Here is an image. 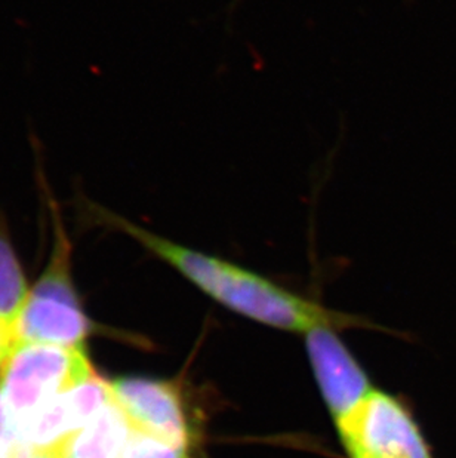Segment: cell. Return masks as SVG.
<instances>
[{"label": "cell", "instance_id": "cell-1", "mask_svg": "<svg viewBox=\"0 0 456 458\" xmlns=\"http://www.w3.org/2000/svg\"><path fill=\"white\" fill-rule=\"evenodd\" d=\"M76 205L83 225L130 236L211 299L249 319L298 333H308L317 327H349L356 322L298 297L249 268L164 238L87 196H79Z\"/></svg>", "mask_w": 456, "mask_h": 458}, {"label": "cell", "instance_id": "cell-2", "mask_svg": "<svg viewBox=\"0 0 456 458\" xmlns=\"http://www.w3.org/2000/svg\"><path fill=\"white\" fill-rule=\"evenodd\" d=\"M40 191L51 216L52 251L39 281L30 290L15 329V343H42L83 347L91 334V320L83 313L72 276L73 245L65 227L63 209L38 166Z\"/></svg>", "mask_w": 456, "mask_h": 458}, {"label": "cell", "instance_id": "cell-3", "mask_svg": "<svg viewBox=\"0 0 456 458\" xmlns=\"http://www.w3.org/2000/svg\"><path fill=\"white\" fill-rule=\"evenodd\" d=\"M92 374L85 347L13 344L0 365V396L13 433L45 403Z\"/></svg>", "mask_w": 456, "mask_h": 458}, {"label": "cell", "instance_id": "cell-4", "mask_svg": "<svg viewBox=\"0 0 456 458\" xmlns=\"http://www.w3.org/2000/svg\"><path fill=\"white\" fill-rule=\"evenodd\" d=\"M338 430L351 458H431L410 412L383 392L372 390Z\"/></svg>", "mask_w": 456, "mask_h": 458}, {"label": "cell", "instance_id": "cell-5", "mask_svg": "<svg viewBox=\"0 0 456 458\" xmlns=\"http://www.w3.org/2000/svg\"><path fill=\"white\" fill-rule=\"evenodd\" d=\"M113 399L132 428L189 450L193 428L182 389L175 381L125 377L110 381Z\"/></svg>", "mask_w": 456, "mask_h": 458}, {"label": "cell", "instance_id": "cell-6", "mask_svg": "<svg viewBox=\"0 0 456 458\" xmlns=\"http://www.w3.org/2000/svg\"><path fill=\"white\" fill-rule=\"evenodd\" d=\"M306 334L307 352L316 380L338 426L369 396V380L336 337L334 327H317Z\"/></svg>", "mask_w": 456, "mask_h": 458}, {"label": "cell", "instance_id": "cell-7", "mask_svg": "<svg viewBox=\"0 0 456 458\" xmlns=\"http://www.w3.org/2000/svg\"><path fill=\"white\" fill-rule=\"evenodd\" d=\"M131 424L113 401L97 419L54 448L58 458H119Z\"/></svg>", "mask_w": 456, "mask_h": 458}, {"label": "cell", "instance_id": "cell-8", "mask_svg": "<svg viewBox=\"0 0 456 458\" xmlns=\"http://www.w3.org/2000/svg\"><path fill=\"white\" fill-rule=\"evenodd\" d=\"M30 290L9 233L4 212L0 209V325L13 335L21 318Z\"/></svg>", "mask_w": 456, "mask_h": 458}, {"label": "cell", "instance_id": "cell-9", "mask_svg": "<svg viewBox=\"0 0 456 458\" xmlns=\"http://www.w3.org/2000/svg\"><path fill=\"white\" fill-rule=\"evenodd\" d=\"M119 458H189V450L131 426Z\"/></svg>", "mask_w": 456, "mask_h": 458}, {"label": "cell", "instance_id": "cell-10", "mask_svg": "<svg viewBox=\"0 0 456 458\" xmlns=\"http://www.w3.org/2000/svg\"><path fill=\"white\" fill-rule=\"evenodd\" d=\"M24 448L15 439L0 441V458H22Z\"/></svg>", "mask_w": 456, "mask_h": 458}, {"label": "cell", "instance_id": "cell-11", "mask_svg": "<svg viewBox=\"0 0 456 458\" xmlns=\"http://www.w3.org/2000/svg\"><path fill=\"white\" fill-rule=\"evenodd\" d=\"M4 439H15L17 441V437H15L13 428H11V421H9L8 414H6V410L4 407V401L0 396V441H4Z\"/></svg>", "mask_w": 456, "mask_h": 458}, {"label": "cell", "instance_id": "cell-12", "mask_svg": "<svg viewBox=\"0 0 456 458\" xmlns=\"http://www.w3.org/2000/svg\"><path fill=\"white\" fill-rule=\"evenodd\" d=\"M13 338L6 329L0 325V365L4 362V359L8 355L9 351L13 349Z\"/></svg>", "mask_w": 456, "mask_h": 458}, {"label": "cell", "instance_id": "cell-13", "mask_svg": "<svg viewBox=\"0 0 456 458\" xmlns=\"http://www.w3.org/2000/svg\"><path fill=\"white\" fill-rule=\"evenodd\" d=\"M22 458H56L54 448L51 450H26Z\"/></svg>", "mask_w": 456, "mask_h": 458}, {"label": "cell", "instance_id": "cell-14", "mask_svg": "<svg viewBox=\"0 0 456 458\" xmlns=\"http://www.w3.org/2000/svg\"><path fill=\"white\" fill-rule=\"evenodd\" d=\"M54 451H55V450H54ZM55 454H56V453H55ZM56 458H58V455H56Z\"/></svg>", "mask_w": 456, "mask_h": 458}]
</instances>
